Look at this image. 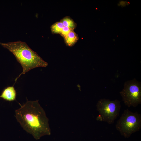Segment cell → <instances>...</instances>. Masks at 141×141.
<instances>
[{"label": "cell", "mask_w": 141, "mask_h": 141, "mask_svg": "<svg viewBox=\"0 0 141 141\" xmlns=\"http://www.w3.org/2000/svg\"><path fill=\"white\" fill-rule=\"evenodd\" d=\"M17 122L27 133L36 140L51 134L48 119L38 100L29 101L15 110Z\"/></svg>", "instance_id": "6da1fadb"}, {"label": "cell", "mask_w": 141, "mask_h": 141, "mask_svg": "<svg viewBox=\"0 0 141 141\" xmlns=\"http://www.w3.org/2000/svg\"><path fill=\"white\" fill-rule=\"evenodd\" d=\"M12 53L23 68V71L16 79V81L22 74L35 68L46 67L48 63L32 50L25 42L19 41L1 44Z\"/></svg>", "instance_id": "7a4b0ae2"}, {"label": "cell", "mask_w": 141, "mask_h": 141, "mask_svg": "<svg viewBox=\"0 0 141 141\" xmlns=\"http://www.w3.org/2000/svg\"><path fill=\"white\" fill-rule=\"evenodd\" d=\"M116 128L121 134L128 138L133 133L139 131L141 128V115L137 112L125 110L117 121Z\"/></svg>", "instance_id": "3957f363"}, {"label": "cell", "mask_w": 141, "mask_h": 141, "mask_svg": "<svg viewBox=\"0 0 141 141\" xmlns=\"http://www.w3.org/2000/svg\"><path fill=\"white\" fill-rule=\"evenodd\" d=\"M96 107L99 113L96 120L111 124L119 116L121 105L120 102L117 99L111 101L103 98L98 101Z\"/></svg>", "instance_id": "277c9868"}, {"label": "cell", "mask_w": 141, "mask_h": 141, "mask_svg": "<svg viewBox=\"0 0 141 141\" xmlns=\"http://www.w3.org/2000/svg\"><path fill=\"white\" fill-rule=\"evenodd\" d=\"M125 105L135 107L141 103V83L135 78L124 83L120 92Z\"/></svg>", "instance_id": "5b68a950"}, {"label": "cell", "mask_w": 141, "mask_h": 141, "mask_svg": "<svg viewBox=\"0 0 141 141\" xmlns=\"http://www.w3.org/2000/svg\"><path fill=\"white\" fill-rule=\"evenodd\" d=\"M16 97V91L13 86H9L5 88L0 95V97L9 101L15 100Z\"/></svg>", "instance_id": "8992f818"}, {"label": "cell", "mask_w": 141, "mask_h": 141, "mask_svg": "<svg viewBox=\"0 0 141 141\" xmlns=\"http://www.w3.org/2000/svg\"><path fill=\"white\" fill-rule=\"evenodd\" d=\"M64 39L66 44L69 46L73 45L78 39L77 34L72 30L64 37Z\"/></svg>", "instance_id": "52a82bcc"}, {"label": "cell", "mask_w": 141, "mask_h": 141, "mask_svg": "<svg viewBox=\"0 0 141 141\" xmlns=\"http://www.w3.org/2000/svg\"><path fill=\"white\" fill-rule=\"evenodd\" d=\"M64 26L61 22H57L52 25L51 27L52 32L55 33H61Z\"/></svg>", "instance_id": "ba28073f"}, {"label": "cell", "mask_w": 141, "mask_h": 141, "mask_svg": "<svg viewBox=\"0 0 141 141\" xmlns=\"http://www.w3.org/2000/svg\"><path fill=\"white\" fill-rule=\"evenodd\" d=\"M64 26L68 27L73 30L75 26V23L73 20L68 17L63 19L61 22Z\"/></svg>", "instance_id": "9c48e42d"}, {"label": "cell", "mask_w": 141, "mask_h": 141, "mask_svg": "<svg viewBox=\"0 0 141 141\" xmlns=\"http://www.w3.org/2000/svg\"><path fill=\"white\" fill-rule=\"evenodd\" d=\"M72 30V29L68 27L64 26L61 33L63 36L65 37Z\"/></svg>", "instance_id": "30bf717a"}, {"label": "cell", "mask_w": 141, "mask_h": 141, "mask_svg": "<svg viewBox=\"0 0 141 141\" xmlns=\"http://www.w3.org/2000/svg\"><path fill=\"white\" fill-rule=\"evenodd\" d=\"M129 3L126 1H120L119 2L118 5L119 6H121L122 7H125L126 5H128Z\"/></svg>", "instance_id": "8fae6325"}, {"label": "cell", "mask_w": 141, "mask_h": 141, "mask_svg": "<svg viewBox=\"0 0 141 141\" xmlns=\"http://www.w3.org/2000/svg\"><path fill=\"white\" fill-rule=\"evenodd\" d=\"M1 43L0 42V44H1Z\"/></svg>", "instance_id": "7c38bea8"}]
</instances>
